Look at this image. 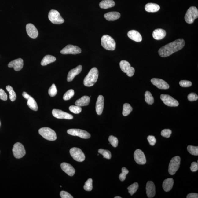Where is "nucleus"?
Wrapping results in <instances>:
<instances>
[{"instance_id": "2f4dec72", "label": "nucleus", "mask_w": 198, "mask_h": 198, "mask_svg": "<svg viewBox=\"0 0 198 198\" xmlns=\"http://www.w3.org/2000/svg\"><path fill=\"white\" fill-rule=\"evenodd\" d=\"M133 111V108L128 103H125L123 106V115L124 116H127L129 115Z\"/></svg>"}, {"instance_id": "39448f33", "label": "nucleus", "mask_w": 198, "mask_h": 198, "mask_svg": "<svg viewBox=\"0 0 198 198\" xmlns=\"http://www.w3.org/2000/svg\"><path fill=\"white\" fill-rule=\"evenodd\" d=\"M198 17L197 9L195 7L192 6L187 10L185 16V19L187 23L190 24L193 23L194 20Z\"/></svg>"}, {"instance_id": "a878e982", "label": "nucleus", "mask_w": 198, "mask_h": 198, "mask_svg": "<svg viewBox=\"0 0 198 198\" xmlns=\"http://www.w3.org/2000/svg\"><path fill=\"white\" fill-rule=\"evenodd\" d=\"M90 101V99L89 97L83 96L77 100L75 102V104L76 105L79 106L80 107L87 106L89 105Z\"/></svg>"}, {"instance_id": "49530a36", "label": "nucleus", "mask_w": 198, "mask_h": 198, "mask_svg": "<svg viewBox=\"0 0 198 198\" xmlns=\"http://www.w3.org/2000/svg\"><path fill=\"white\" fill-rule=\"evenodd\" d=\"M188 98L190 101H194L198 100V96L195 93H191L188 95Z\"/></svg>"}, {"instance_id": "864d4df0", "label": "nucleus", "mask_w": 198, "mask_h": 198, "mask_svg": "<svg viewBox=\"0 0 198 198\" xmlns=\"http://www.w3.org/2000/svg\"><path fill=\"white\" fill-rule=\"evenodd\" d=\"M187 198H198V194L197 193H190L187 195Z\"/></svg>"}, {"instance_id": "3c124183", "label": "nucleus", "mask_w": 198, "mask_h": 198, "mask_svg": "<svg viewBox=\"0 0 198 198\" xmlns=\"http://www.w3.org/2000/svg\"><path fill=\"white\" fill-rule=\"evenodd\" d=\"M190 169L192 172H196L198 170V162H193L192 163Z\"/></svg>"}, {"instance_id": "37998d69", "label": "nucleus", "mask_w": 198, "mask_h": 198, "mask_svg": "<svg viewBox=\"0 0 198 198\" xmlns=\"http://www.w3.org/2000/svg\"><path fill=\"white\" fill-rule=\"evenodd\" d=\"M48 93L49 95L51 97L56 96L57 93V90L56 86L54 84H53L51 87L50 88Z\"/></svg>"}, {"instance_id": "1a4fd4ad", "label": "nucleus", "mask_w": 198, "mask_h": 198, "mask_svg": "<svg viewBox=\"0 0 198 198\" xmlns=\"http://www.w3.org/2000/svg\"><path fill=\"white\" fill-rule=\"evenodd\" d=\"M13 154L16 159H20L25 155L24 147L21 143L17 142L14 145L13 148Z\"/></svg>"}, {"instance_id": "c756f323", "label": "nucleus", "mask_w": 198, "mask_h": 198, "mask_svg": "<svg viewBox=\"0 0 198 198\" xmlns=\"http://www.w3.org/2000/svg\"><path fill=\"white\" fill-rule=\"evenodd\" d=\"M27 100V105L30 109L34 111H38V105L35 99L30 96Z\"/></svg>"}, {"instance_id": "79ce46f5", "label": "nucleus", "mask_w": 198, "mask_h": 198, "mask_svg": "<svg viewBox=\"0 0 198 198\" xmlns=\"http://www.w3.org/2000/svg\"><path fill=\"white\" fill-rule=\"evenodd\" d=\"M69 110L75 114H79L82 112V108L77 105H72L69 107Z\"/></svg>"}, {"instance_id": "58836bf2", "label": "nucleus", "mask_w": 198, "mask_h": 198, "mask_svg": "<svg viewBox=\"0 0 198 198\" xmlns=\"http://www.w3.org/2000/svg\"><path fill=\"white\" fill-rule=\"evenodd\" d=\"M74 94L75 92L73 90H69L64 94L63 99L65 101L70 100L74 96Z\"/></svg>"}, {"instance_id": "c03bdc74", "label": "nucleus", "mask_w": 198, "mask_h": 198, "mask_svg": "<svg viewBox=\"0 0 198 198\" xmlns=\"http://www.w3.org/2000/svg\"><path fill=\"white\" fill-rule=\"evenodd\" d=\"M179 84L181 87H190L192 85V82L189 81L182 80L179 82Z\"/></svg>"}, {"instance_id": "ea45409f", "label": "nucleus", "mask_w": 198, "mask_h": 198, "mask_svg": "<svg viewBox=\"0 0 198 198\" xmlns=\"http://www.w3.org/2000/svg\"><path fill=\"white\" fill-rule=\"evenodd\" d=\"M122 173L119 175V178L121 181H123L126 179V176L129 172V171L124 167L122 168Z\"/></svg>"}, {"instance_id": "f8f14e48", "label": "nucleus", "mask_w": 198, "mask_h": 198, "mask_svg": "<svg viewBox=\"0 0 198 198\" xmlns=\"http://www.w3.org/2000/svg\"><path fill=\"white\" fill-rule=\"evenodd\" d=\"M160 98L164 103L167 106L170 107H176L179 105V103L178 101L169 95L161 94Z\"/></svg>"}, {"instance_id": "f257e3e1", "label": "nucleus", "mask_w": 198, "mask_h": 198, "mask_svg": "<svg viewBox=\"0 0 198 198\" xmlns=\"http://www.w3.org/2000/svg\"><path fill=\"white\" fill-rule=\"evenodd\" d=\"M185 45V40L182 38L176 40L161 47L159 50V55L162 57H168L181 50Z\"/></svg>"}, {"instance_id": "7ed1b4c3", "label": "nucleus", "mask_w": 198, "mask_h": 198, "mask_svg": "<svg viewBox=\"0 0 198 198\" xmlns=\"http://www.w3.org/2000/svg\"><path fill=\"white\" fill-rule=\"evenodd\" d=\"M102 46L108 50H114L116 46V43L114 39L109 35L103 36L101 39Z\"/></svg>"}, {"instance_id": "c9c22d12", "label": "nucleus", "mask_w": 198, "mask_h": 198, "mask_svg": "<svg viewBox=\"0 0 198 198\" xmlns=\"http://www.w3.org/2000/svg\"><path fill=\"white\" fill-rule=\"evenodd\" d=\"M98 152L99 153L101 154L103 156L104 158L108 159H111L112 157L111 153V152L109 150L100 148V149L98 150Z\"/></svg>"}, {"instance_id": "393cba45", "label": "nucleus", "mask_w": 198, "mask_h": 198, "mask_svg": "<svg viewBox=\"0 0 198 198\" xmlns=\"http://www.w3.org/2000/svg\"><path fill=\"white\" fill-rule=\"evenodd\" d=\"M174 185V180L172 178L165 179L163 183V188L165 192H168L171 190Z\"/></svg>"}, {"instance_id": "4be33fe9", "label": "nucleus", "mask_w": 198, "mask_h": 198, "mask_svg": "<svg viewBox=\"0 0 198 198\" xmlns=\"http://www.w3.org/2000/svg\"><path fill=\"white\" fill-rule=\"evenodd\" d=\"M127 35L128 37L134 41L137 42L142 41V36L138 31L134 30L130 31L128 32Z\"/></svg>"}, {"instance_id": "473e14b6", "label": "nucleus", "mask_w": 198, "mask_h": 198, "mask_svg": "<svg viewBox=\"0 0 198 198\" xmlns=\"http://www.w3.org/2000/svg\"><path fill=\"white\" fill-rule=\"evenodd\" d=\"M7 90L9 94V98L12 101H14L16 100V94L12 86H6Z\"/></svg>"}, {"instance_id": "f704fd0d", "label": "nucleus", "mask_w": 198, "mask_h": 198, "mask_svg": "<svg viewBox=\"0 0 198 198\" xmlns=\"http://www.w3.org/2000/svg\"><path fill=\"white\" fill-rule=\"evenodd\" d=\"M138 183L137 182L134 183L133 184L131 185L128 187L127 189L128 190V192L131 194V196L133 195L138 189Z\"/></svg>"}, {"instance_id": "5701e85b", "label": "nucleus", "mask_w": 198, "mask_h": 198, "mask_svg": "<svg viewBox=\"0 0 198 198\" xmlns=\"http://www.w3.org/2000/svg\"><path fill=\"white\" fill-rule=\"evenodd\" d=\"M166 35V32L164 29H157L153 31L152 36L156 40H160L164 38Z\"/></svg>"}, {"instance_id": "603ef678", "label": "nucleus", "mask_w": 198, "mask_h": 198, "mask_svg": "<svg viewBox=\"0 0 198 198\" xmlns=\"http://www.w3.org/2000/svg\"><path fill=\"white\" fill-rule=\"evenodd\" d=\"M135 73V69L133 67H131L130 68L127 72V76L129 77H132L133 76L134 74Z\"/></svg>"}, {"instance_id": "a18cd8bd", "label": "nucleus", "mask_w": 198, "mask_h": 198, "mask_svg": "<svg viewBox=\"0 0 198 198\" xmlns=\"http://www.w3.org/2000/svg\"><path fill=\"white\" fill-rule=\"evenodd\" d=\"M172 133L171 130L168 129H164L161 132V135L163 137L168 138L170 137Z\"/></svg>"}, {"instance_id": "72a5a7b5", "label": "nucleus", "mask_w": 198, "mask_h": 198, "mask_svg": "<svg viewBox=\"0 0 198 198\" xmlns=\"http://www.w3.org/2000/svg\"><path fill=\"white\" fill-rule=\"evenodd\" d=\"M145 100L147 103L149 105L153 104L154 102V98L150 92L146 91L145 94Z\"/></svg>"}, {"instance_id": "8fccbe9b", "label": "nucleus", "mask_w": 198, "mask_h": 198, "mask_svg": "<svg viewBox=\"0 0 198 198\" xmlns=\"http://www.w3.org/2000/svg\"><path fill=\"white\" fill-rule=\"evenodd\" d=\"M0 99L3 101H6L7 99V94L2 89H0Z\"/></svg>"}, {"instance_id": "aec40b11", "label": "nucleus", "mask_w": 198, "mask_h": 198, "mask_svg": "<svg viewBox=\"0 0 198 198\" xmlns=\"http://www.w3.org/2000/svg\"><path fill=\"white\" fill-rule=\"evenodd\" d=\"M104 99L102 95H99L97 98L96 104V111L98 115H101L102 113L104 108Z\"/></svg>"}, {"instance_id": "de8ad7c7", "label": "nucleus", "mask_w": 198, "mask_h": 198, "mask_svg": "<svg viewBox=\"0 0 198 198\" xmlns=\"http://www.w3.org/2000/svg\"><path fill=\"white\" fill-rule=\"evenodd\" d=\"M148 140L150 145L152 146L155 145L156 142V139L154 136L149 135L148 137Z\"/></svg>"}, {"instance_id": "9b49d317", "label": "nucleus", "mask_w": 198, "mask_h": 198, "mask_svg": "<svg viewBox=\"0 0 198 198\" xmlns=\"http://www.w3.org/2000/svg\"><path fill=\"white\" fill-rule=\"evenodd\" d=\"M82 52L80 48L76 46L68 45L61 51L62 54H80Z\"/></svg>"}, {"instance_id": "0eeeda50", "label": "nucleus", "mask_w": 198, "mask_h": 198, "mask_svg": "<svg viewBox=\"0 0 198 198\" xmlns=\"http://www.w3.org/2000/svg\"><path fill=\"white\" fill-rule=\"evenodd\" d=\"M48 18L51 23L56 24H61L64 23V20L61 16L59 12L55 10H51L49 13Z\"/></svg>"}, {"instance_id": "4c0bfd02", "label": "nucleus", "mask_w": 198, "mask_h": 198, "mask_svg": "<svg viewBox=\"0 0 198 198\" xmlns=\"http://www.w3.org/2000/svg\"><path fill=\"white\" fill-rule=\"evenodd\" d=\"M187 150L189 153L194 156L198 155V147L189 145L187 147Z\"/></svg>"}, {"instance_id": "f3484780", "label": "nucleus", "mask_w": 198, "mask_h": 198, "mask_svg": "<svg viewBox=\"0 0 198 198\" xmlns=\"http://www.w3.org/2000/svg\"><path fill=\"white\" fill-rule=\"evenodd\" d=\"M26 28L27 34L30 38H35L37 37L38 31L34 25L31 23L27 24Z\"/></svg>"}, {"instance_id": "cd10ccee", "label": "nucleus", "mask_w": 198, "mask_h": 198, "mask_svg": "<svg viewBox=\"0 0 198 198\" xmlns=\"http://www.w3.org/2000/svg\"><path fill=\"white\" fill-rule=\"evenodd\" d=\"M99 5L101 8L107 9L114 6L115 3L113 0H103L101 2Z\"/></svg>"}, {"instance_id": "7c9ffc66", "label": "nucleus", "mask_w": 198, "mask_h": 198, "mask_svg": "<svg viewBox=\"0 0 198 198\" xmlns=\"http://www.w3.org/2000/svg\"><path fill=\"white\" fill-rule=\"evenodd\" d=\"M120 66L121 70L125 73H126L131 67L129 62L125 60H122L120 61Z\"/></svg>"}, {"instance_id": "6e6d98bb", "label": "nucleus", "mask_w": 198, "mask_h": 198, "mask_svg": "<svg viewBox=\"0 0 198 198\" xmlns=\"http://www.w3.org/2000/svg\"><path fill=\"white\" fill-rule=\"evenodd\" d=\"M115 198H122V197H120V196H116V197H115Z\"/></svg>"}, {"instance_id": "e433bc0d", "label": "nucleus", "mask_w": 198, "mask_h": 198, "mask_svg": "<svg viewBox=\"0 0 198 198\" xmlns=\"http://www.w3.org/2000/svg\"><path fill=\"white\" fill-rule=\"evenodd\" d=\"M93 180L89 178L86 182L84 186V189L87 191H91L93 189Z\"/></svg>"}, {"instance_id": "a211bd4d", "label": "nucleus", "mask_w": 198, "mask_h": 198, "mask_svg": "<svg viewBox=\"0 0 198 198\" xmlns=\"http://www.w3.org/2000/svg\"><path fill=\"white\" fill-rule=\"evenodd\" d=\"M146 193L148 198H153L155 195L156 189L153 182L148 181L146 185Z\"/></svg>"}, {"instance_id": "4468645a", "label": "nucleus", "mask_w": 198, "mask_h": 198, "mask_svg": "<svg viewBox=\"0 0 198 198\" xmlns=\"http://www.w3.org/2000/svg\"><path fill=\"white\" fill-rule=\"evenodd\" d=\"M52 115L55 117L59 119H65L71 120L73 119L72 115L59 109H54L53 110Z\"/></svg>"}, {"instance_id": "412c9836", "label": "nucleus", "mask_w": 198, "mask_h": 198, "mask_svg": "<svg viewBox=\"0 0 198 198\" xmlns=\"http://www.w3.org/2000/svg\"><path fill=\"white\" fill-rule=\"evenodd\" d=\"M61 167L62 170L68 175L70 176L74 175L75 170L71 164L66 163H63L61 164Z\"/></svg>"}, {"instance_id": "a19ab883", "label": "nucleus", "mask_w": 198, "mask_h": 198, "mask_svg": "<svg viewBox=\"0 0 198 198\" xmlns=\"http://www.w3.org/2000/svg\"><path fill=\"white\" fill-rule=\"evenodd\" d=\"M109 142L114 147H116L118 146V140L116 137L112 135L110 136L108 139Z\"/></svg>"}, {"instance_id": "ddd939ff", "label": "nucleus", "mask_w": 198, "mask_h": 198, "mask_svg": "<svg viewBox=\"0 0 198 198\" xmlns=\"http://www.w3.org/2000/svg\"><path fill=\"white\" fill-rule=\"evenodd\" d=\"M134 159L137 164L144 165L146 162V158L145 154L142 150L138 149L134 153Z\"/></svg>"}, {"instance_id": "09e8293b", "label": "nucleus", "mask_w": 198, "mask_h": 198, "mask_svg": "<svg viewBox=\"0 0 198 198\" xmlns=\"http://www.w3.org/2000/svg\"><path fill=\"white\" fill-rule=\"evenodd\" d=\"M60 195L62 198H73V197L71 194L68 192L62 191L60 192Z\"/></svg>"}, {"instance_id": "9d476101", "label": "nucleus", "mask_w": 198, "mask_h": 198, "mask_svg": "<svg viewBox=\"0 0 198 198\" xmlns=\"http://www.w3.org/2000/svg\"><path fill=\"white\" fill-rule=\"evenodd\" d=\"M67 133L69 135L76 136L83 139H89L91 137L90 134L87 131L79 129H71L67 130Z\"/></svg>"}, {"instance_id": "f03ea898", "label": "nucleus", "mask_w": 198, "mask_h": 198, "mask_svg": "<svg viewBox=\"0 0 198 198\" xmlns=\"http://www.w3.org/2000/svg\"><path fill=\"white\" fill-rule=\"evenodd\" d=\"M98 71L97 68H92L84 80V85L87 87H91L96 83L98 77Z\"/></svg>"}, {"instance_id": "423d86ee", "label": "nucleus", "mask_w": 198, "mask_h": 198, "mask_svg": "<svg viewBox=\"0 0 198 198\" xmlns=\"http://www.w3.org/2000/svg\"><path fill=\"white\" fill-rule=\"evenodd\" d=\"M181 163V158L176 156L171 159L169 165L168 172L171 175L175 174L179 169Z\"/></svg>"}, {"instance_id": "dca6fc26", "label": "nucleus", "mask_w": 198, "mask_h": 198, "mask_svg": "<svg viewBox=\"0 0 198 198\" xmlns=\"http://www.w3.org/2000/svg\"><path fill=\"white\" fill-rule=\"evenodd\" d=\"M24 61L22 59L19 58L9 62L8 66L9 68H13L15 71H20L23 68Z\"/></svg>"}, {"instance_id": "6e6552de", "label": "nucleus", "mask_w": 198, "mask_h": 198, "mask_svg": "<svg viewBox=\"0 0 198 198\" xmlns=\"http://www.w3.org/2000/svg\"><path fill=\"white\" fill-rule=\"evenodd\" d=\"M69 152L71 156L75 160L79 162H82L85 160V155L80 148H73L70 150Z\"/></svg>"}, {"instance_id": "6ab92c4d", "label": "nucleus", "mask_w": 198, "mask_h": 198, "mask_svg": "<svg viewBox=\"0 0 198 198\" xmlns=\"http://www.w3.org/2000/svg\"><path fill=\"white\" fill-rule=\"evenodd\" d=\"M82 69V66L80 65L75 68L71 70L68 73L67 80L68 82H70L72 81L75 77L79 74L81 72Z\"/></svg>"}, {"instance_id": "20e7f679", "label": "nucleus", "mask_w": 198, "mask_h": 198, "mask_svg": "<svg viewBox=\"0 0 198 198\" xmlns=\"http://www.w3.org/2000/svg\"><path fill=\"white\" fill-rule=\"evenodd\" d=\"M38 133L44 138L47 140L54 141L57 139L56 132L49 127H45L40 128Z\"/></svg>"}, {"instance_id": "b1692460", "label": "nucleus", "mask_w": 198, "mask_h": 198, "mask_svg": "<svg viewBox=\"0 0 198 198\" xmlns=\"http://www.w3.org/2000/svg\"><path fill=\"white\" fill-rule=\"evenodd\" d=\"M104 17L109 21H115L120 17V14L118 12H110L104 15Z\"/></svg>"}, {"instance_id": "c85d7f7f", "label": "nucleus", "mask_w": 198, "mask_h": 198, "mask_svg": "<svg viewBox=\"0 0 198 198\" xmlns=\"http://www.w3.org/2000/svg\"><path fill=\"white\" fill-rule=\"evenodd\" d=\"M56 58L55 57L51 55H47L46 56L41 62V65L42 66L47 65L48 64L52 63L56 61Z\"/></svg>"}, {"instance_id": "bb28decb", "label": "nucleus", "mask_w": 198, "mask_h": 198, "mask_svg": "<svg viewBox=\"0 0 198 198\" xmlns=\"http://www.w3.org/2000/svg\"><path fill=\"white\" fill-rule=\"evenodd\" d=\"M160 9V7L157 4L148 3L145 6V10L148 12L154 13L158 12Z\"/></svg>"}, {"instance_id": "5fc2aeb1", "label": "nucleus", "mask_w": 198, "mask_h": 198, "mask_svg": "<svg viewBox=\"0 0 198 198\" xmlns=\"http://www.w3.org/2000/svg\"><path fill=\"white\" fill-rule=\"evenodd\" d=\"M22 95H23L24 98L26 99L27 100L29 98V97H30V95H29L28 94L25 92H23V94H22Z\"/></svg>"}, {"instance_id": "2eb2a0df", "label": "nucleus", "mask_w": 198, "mask_h": 198, "mask_svg": "<svg viewBox=\"0 0 198 198\" xmlns=\"http://www.w3.org/2000/svg\"><path fill=\"white\" fill-rule=\"evenodd\" d=\"M151 82L159 89H168L170 86L164 80L158 78H153L151 80Z\"/></svg>"}, {"instance_id": "4d7b16f0", "label": "nucleus", "mask_w": 198, "mask_h": 198, "mask_svg": "<svg viewBox=\"0 0 198 198\" xmlns=\"http://www.w3.org/2000/svg\"><path fill=\"white\" fill-rule=\"evenodd\" d=\"M0 125H1V123H0Z\"/></svg>"}]
</instances>
